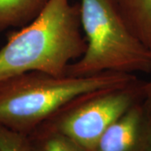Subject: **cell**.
I'll return each instance as SVG.
<instances>
[{
  "label": "cell",
  "instance_id": "1",
  "mask_svg": "<svg viewBox=\"0 0 151 151\" xmlns=\"http://www.w3.org/2000/svg\"><path fill=\"white\" fill-rule=\"evenodd\" d=\"M10 33L0 49V81L29 71L66 74L86 48L80 4L49 0L33 21Z\"/></svg>",
  "mask_w": 151,
  "mask_h": 151
},
{
  "label": "cell",
  "instance_id": "2",
  "mask_svg": "<svg viewBox=\"0 0 151 151\" xmlns=\"http://www.w3.org/2000/svg\"><path fill=\"white\" fill-rule=\"evenodd\" d=\"M134 74L104 71L85 76L29 71L0 81V125L28 135L86 92L134 82Z\"/></svg>",
  "mask_w": 151,
  "mask_h": 151
},
{
  "label": "cell",
  "instance_id": "3",
  "mask_svg": "<svg viewBox=\"0 0 151 151\" xmlns=\"http://www.w3.org/2000/svg\"><path fill=\"white\" fill-rule=\"evenodd\" d=\"M79 4L86 48L66 74L151 72V50L132 31L116 0H81Z\"/></svg>",
  "mask_w": 151,
  "mask_h": 151
},
{
  "label": "cell",
  "instance_id": "4",
  "mask_svg": "<svg viewBox=\"0 0 151 151\" xmlns=\"http://www.w3.org/2000/svg\"><path fill=\"white\" fill-rule=\"evenodd\" d=\"M145 83L86 92L73 99L41 124L67 136L88 150L134 104L144 99Z\"/></svg>",
  "mask_w": 151,
  "mask_h": 151
},
{
  "label": "cell",
  "instance_id": "5",
  "mask_svg": "<svg viewBox=\"0 0 151 151\" xmlns=\"http://www.w3.org/2000/svg\"><path fill=\"white\" fill-rule=\"evenodd\" d=\"M89 151H151V114L143 100L116 120Z\"/></svg>",
  "mask_w": 151,
  "mask_h": 151
},
{
  "label": "cell",
  "instance_id": "6",
  "mask_svg": "<svg viewBox=\"0 0 151 151\" xmlns=\"http://www.w3.org/2000/svg\"><path fill=\"white\" fill-rule=\"evenodd\" d=\"M49 0H0V32L22 28L33 21Z\"/></svg>",
  "mask_w": 151,
  "mask_h": 151
},
{
  "label": "cell",
  "instance_id": "7",
  "mask_svg": "<svg viewBox=\"0 0 151 151\" xmlns=\"http://www.w3.org/2000/svg\"><path fill=\"white\" fill-rule=\"evenodd\" d=\"M132 31L151 50V0H116Z\"/></svg>",
  "mask_w": 151,
  "mask_h": 151
},
{
  "label": "cell",
  "instance_id": "8",
  "mask_svg": "<svg viewBox=\"0 0 151 151\" xmlns=\"http://www.w3.org/2000/svg\"><path fill=\"white\" fill-rule=\"evenodd\" d=\"M29 151H89L67 136L40 126L27 135Z\"/></svg>",
  "mask_w": 151,
  "mask_h": 151
},
{
  "label": "cell",
  "instance_id": "9",
  "mask_svg": "<svg viewBox=\"0 0 151 151\" xmlns=\"http://www.w3.org/2000/svg\"><path fill=\"white\" fill-rule=\"evenodd\" d=\"M0 151H29L27 135L0 125Z\"/></svg>",
  "mask_w": 151,
  "mask_h": 151
},
{
  "label": "cell",
  "instance_id": "10",
  "mask_svg": "<svg viewBox=\"0 0 151 151\" xmlns=\"http://www.w3.org/2000/svg\"><path fill=\"white\" fill-rule=\"evenodd\" d=\"M143 103L148 112L151 114V80L149 82H145Z\"/></svg>",
  "mask_w": 151,
  "mask_h": 151
}]
</instances>
